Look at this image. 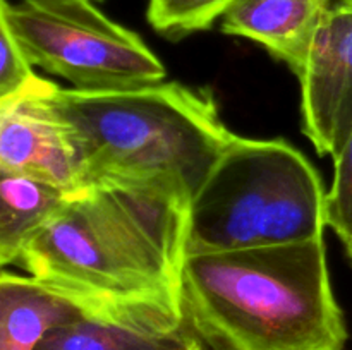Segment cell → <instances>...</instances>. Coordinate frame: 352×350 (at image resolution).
Returning <instances> with one entry per match:
<instances>
[{
	"label": "cell",
	"mask_w": 352,
	"mask_h": 350,
	"mask_svg": "<svg viewBox=\"0 0 352 350\" xmlns=\"http://www.w3.org/2000/svg\"><path fill=\"white\" fill-rule=\"evenodd\" d=\"M325 201L322 177L301 151L237 136L192 198L188 256L322 239Z\"/></svg>",
	"instance_id": "277c9868"
},
{
	"label": "cell",
	"mask_w": 352,
	"mask_h": 350,
	"mask_svg": "<svg viewBox=\"0 0 352 350\" xmlns=\"http://www.w3.org/2000/svg\"><path fill=\"white\" fill-rule=\"evenodd\" d=\"M298 78L305 134L333 158L352 130V0H332Z\"/></svg>",
	"instance_id": "52a82bcc"
},
{
	"label": "cell",
	"mask_w": 352,
	"mask_h": 350,
	"mask_svg": "<svg viewBox=\"0 0 352 350\" xmlns=\"http://www.w3.org/2000/svg\"><path fill=\"white\" fill-rule=\"evenodd\" d=\"M330 5L332 0H234L220 17V27L263 45L299 75Z\"/></svg>",
	"instance_id": "9c48e42d"
},
{
	"label": "cell",
	"mask_w": 352,
	"mask_h": 350,
	"mask_svg": "<svg viewBox=\"0 0 352 350\" xmlns=\"http://www.w3.org/2000/svg\"><path fill=\"white\" fill-rule=\"evenodd\" d=\"M72 192L45 180L0 174V263L17 264L24 246L54 218Z\"/></svg>",
	"instance_id": "8fae6325"
},
{
	"label": "cell",
	"mask_w": 352,
	"mask_h": 350,
	"mask_svg": "<svg viewBox=\"0 0 352 350\" xmlns=\"http://www.w3.org/2000/svg\"><path fill=\"white\" fill-rule=\"evenodd\" d=\"M189 211L191 198L168 180L96 178L69 196L16 266L85 314L151 299L181 301Z\"/></svg>",
	"instance_id": "6da1fadb"
},
{
	"label": "cell",
	"mask_w": 352,
	"mask_h": 350,
	"mask_svg": "<svg viewBox=\"0 0 352 350\" xmlns=\"http://www.w3.org/2000/svg\"><path fill=\"white\" fill-rule=\"evenodd\" d=\"M344 246H346L347 257H349V261H351V264H352V239L347 240V242H344Z\"/></svg>",
	"instance_id": "2e32d148"
},
{
	"label": "cell",
	"mask_w": 352,
	"mask_h": 350,
	"mask_svg": "<svg viewBox=\"0 0 352 350\" xmlns=\"http://www.w3.org/2000/svg\"><path fill=\"white\" fill-rule=\"evenodd\" d=\"M91 2H100V0H91Z\"/></svg>",
	"instance_id": "e0dca14e"
},
{
	"label": "cell",
	"mask_w": 352,
	"mask_h": 350,
	"mask_svg": "<svg viewBox=\"0 0 352 350\" xmlns=\"http://www.w3.org/2000/svg\"><path fill=\"white\" fill-rule=\"evenodd\" d=\"M336 174L327 192V226L339 235L342 242L352 239V130L333 156Z\"/></svg>",
	"instance_id": "4fadbf2b"
},
{
	"label": "cell",
	"mask_w": 352,
	"mask_h": 350,
	"mask_svg": "<svg viewBox=\"0 0 352 350\" xmlns=\"http://www.w3.org/2000/svg\"><path fill=\"white\" fill-rule=\"evenodd\" d=\"M182 311L208 350H346L325 240L188 256Z\"/></svg>",
	"instance_id": "7a4b0ae2"
},
{
	"label": "cell",
	"mask_w": 352,
	"mask_h": 350,
	"mask_svg": "<svg viewBox=\"0 0 352 350\" xmlns=\"http://www.w3.org/2000/svg\"><path fill=\"white\" fill-rule=\"evenodd\" d=\"M192 336L181 301L151 299L82 314L48 331L36 350H174Z\"/></svg>",
	"instance_id": "ba28073f"
},
{
	"label": "cell",
	"mask_w": 352,
	"mask_h": 350,
	"mask_svg": "<svg viewBox=\"0 0 352 350\" xmlns=\"http://www.w3.org/2000/svg\"><path fill=\"white\" fill-rule=\"evenodd\" d=\"M174 350H208V349L203 345L201 340L196 338V336H192V338H189L184 345L177 347V349H174Z\"/></svg>",
	"instance_id": "9a60e30c"
},
{
	"label": "cell",
	"mask_w": 352,
	"mask_h": 350,
	"mask_svg": "<svg viewBox=\"0 0 352 350\" xmlns=\"http://www.w3.org/2000/svg\"><path fill=\"white\" fill-rule=\"evenodd\" d=\"M0 24L31 64L60 75L74 89H131L157 84L167 75L148 45L91 0H2Z\"/></svg>",
	"instance_id": "5b68a950"
},
{
	"label": "cell",
	"mask_w": 352,
	"mask_h": 350,
	"mask_svg": "<svg viewBox=\"0 0 352 350\" xmlns=\"http://www.w3.org/2000/svg\"><path fill=\"white\" fill-rule=\"evenodd\" d=\"M232 2L234 0H148L146 17L157 33L177 40L212 27Z\"/></svg>",
	"instance_id": "7c38bea8"
},
{
	"label": "cell",
	"mask_w": 352,
	"mask_h": 350,
	"mask_svg": "<svg viewBox=\"0 0 352 350\" xmlns=\"http://www.w3.org/2000/svg\"><path fill=\"white\" fill-rule=\"evenodd\" d=\"M82 314L76 302L38 278L2 271L0 350H36L48 331Z\"/></svg>",
	"instance_id": "30bf717a"
},
{
	"label": "cell",
	"mask_w": 352,
	"mask_h": 350,
	"mask_svg": "<svg viewBox=\"0 0 352 350\" xmlns=\"http://www.w3.org/2000/svg\"><path fill=\"white\" fill-rule=\"evenodd\" d=\"M57 88L40 79L0 102V174L28 175L74 192L88 182L74 134L52 102Z\"/></svg>",
	"instance_id": "8992f818"
},
{
	"label": "cell",
	"mask_w": 352,
	"mask_h": 350,
	"mask_svg": "<svg viewBox=\"0 0 352 350\" xmlns=\"http://www.w3.org/2000/svg\"><path fill=\"white\" fill-rule=\"evenodd\" d=\"M0 102L19 96L40 82L41 78L33 72V64L3 24H0Z\"/></svg>",
	"instance_id": "5bb4252c"
},
{
	"label": "cell",
	"mask_w": 352,
	"mask_h": 350,
	"mask_svg": "<svg viewBox=\"0 0 352 350\" xmlns=\"http://www.w3.org/2000/svg\"><path fill=\"white\" fill-rule=\"evenodd\" d=\"M52 102L81 151L86 182L160 178L191 198L237 137L212 93L181 82L113 91L60 88Z\"/></svg>",
	"instance_id": "3957f363"
}]
</instances>
